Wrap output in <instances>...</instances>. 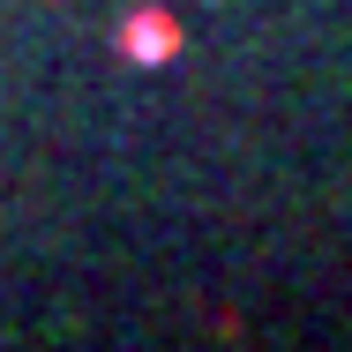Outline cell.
Segmentation results:
<instances>
[{
    "label": "cell",
    "instance_id": "cell-1",
    "mask_svg": "<svg viewBox=\"0 0 352 352\" xmlns=\"http://www.w3.org/2000/svg\"><path fill=\"white\" fill-rule=\"evenodd\" d=\"M173 45H180V30H173L165 15H135V30H128V53H135V60H165Z\"/></svg>",
    "mask_w": 352,
    "mask_h": 352
}]
</instances>
